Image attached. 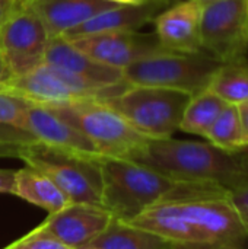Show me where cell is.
Segmentation results:
<instances>
[{
	"instance_id": "2e32d148",
	"label": "cell",
	"mask_w": 248,
	"mask_h": 249,
	"mask_svg": "<svg viewBox=\"0 0 248 249\" xmlns=\"http://www.w3.org/2000/svg\"><path fill=\"white\" fill-rule=\"evenodd\" d=\"M22 200L48 212L57 213L72 204L61 190L37 169L26 166L16 171V194Z\"/></svg>"
},
{
	"instance_id": "7a4b0ae2",
	"label": "cell",
	"mask_w": 248,
	"mask_h": 249,
	"mask_svg": "<svg viewBox=\"0 0 248 249\" xmlns=\"http://www.w3.org/2000/svg\"><path fill=\"white\" fill-rule=\"evenodd\" d=\"M130 160L175 178L213 182L229 193L248 184V149L225 152L209 142L148 139Z\"/></svg>"
},
{
	"instance_id": "52a82bcc",
	"label": "cell",
	"mask_w": 248,
	"mask_h": 249,
	"mask_svg": "<svg viewBox=\"0 0 248 249\" xmlns=\"http://www.w3.org/2000/svg\"><path fill=\"white\" fill-rule=\"evenodd\" d=\"M126 86L124 82L108 89H98L56 66L42 63L29 73L1 83L0 90L18 95L32 104L58 105L77 99H104Z\"/></svg>"
},
{
	"instance_id": "8fae6325",
	"label": "cell",
	"mask_w": 248,
	"mask_h": 249,
	"mask_svg": "<svg viewBox=\"0 0 248 249\" xmlns=\"http://www.w3.org/2000/svg\"><path fill=\"white\" fill-rule=\"evenodd\" d=\"M113 220V214L102 206L72 203L50 214L38 228L70 249H82L101 235Z\"/></svg>"
},
{
	"instance_id": "603a6c76",
	"label": "cell",
	"mask_w": 248,
	"mask_h": 249,
	"mask_svg": "<svg viewBox=\"0 0 248 249\" xmlns=\"http://www.w3.org/2000/svg\"><path fill=\"white\" fill-rule=\"evenodd\" d=\"M35 139L25 131L9 128V127H0V155L3 156H12L13 149L16 144L34 142Z\"/></svg>"
},
{
	"instance_id": "9c48e42d",
	"label": "cell",
	"mask_w": 248,
	"mask_h": 249,
	"mask_svg": "<svg viewBox=\"0 0 248 249\" xmlns=\"http://www.w3.org/2000/svg\"><path fill=\"white\" fill-rule=\"evenodd\" d=\"M50 35L38 15L23 3L0 26V60L12 77L44 63Z\"/></svg>"
},
{
	"instance_id": "7c38bea8",
	"label": "cell",
	"mask_w": 248,
	"mask_h": 249,
	"mask_svg": "<svg viewBox=\"0 0 248 249\" xmlns=\"http://www.w3.org/2000/svg\"><path fill=\"white\" fill-rule=\"evenodd\" d=\"M202 4L196 0H183L162 10L153 19L156 38L161 45L174 53H203L200 41Z\"/></svg>"
},
{
	"instance_id": "8992f818",
	"label": "cell",
	"mask_w": 248,
	"mask_h": 249,
	"mask_svg": "<svg viewBox=\"0 0 248 249\" xmlns=\"http://www.w3.org/2000/svg\"><path fill=\"white\" fill-rule=\"evenodd\" d=\"M221 64L206 53L167 51L124 67L123 77L129 85L178 89L193 95L209 86Z\"/></svg>"
},
{
	"instance_id": "4dcf8cb0",
	"label": "cell",
	"mask_w": 248,
	"mask_h": 249,
	"mask_svg": "<svg viewBox=\"0 0 248 249\" xmlns=\"http://www.w3.org/2000/svg\"><path fill=\"white\" fill-rule=\"evenodd\" d=\"M4 249H9V248H7V247H6V248H4Z\"/></svg>"
},
{
	"instance_id": "f546056e",
	"label": "cell",
	"mask_w": 248,
	"mask_h": 249,
	"mask_svg": "<svg viewBox=\"0 0 248 249\" xmlns=\"http://www.w3.org/2000/svg\"><path fill=\"white\" fill-rule=\"evenodd\" d=\"M196 1H199L200 4H206V3H209V1H212V0H196Z\"/></svg>"
},
{
	"instance_id": "4316f807",
	"label": "cell",
	"mask_w": 248,
	"mask_h": 249,
	"mask_svg": "<svg viewBox=\"0 0 248 249\" xmlns=\"http://www.w3.org/2000/svg\"><path fill=\"white\" fill-rule=\"evenodd\" d=\"M237 107V111H238V117H240V121H241V125H243V130L246 133V136L248 137V99L235 105Z\"/></svg>"
},
{
	"instance_id": "1f68e13d",
	"label": "cell",
	"mask_w": 248,
	"mask_h": 249,
	"mask_svg": "<svg viewBox=\"0 0 248 249\" xmlns=\"http://www.w3.org/2000/svg\"><path fill=\"white\" fill-rule=\"evenodd\" d=\"M165 1H167V3H168V0H165Z\"/></svg>"
},
{
	"instance_id": "d6986e66",
	"label": "cell",
	"mask_w": 248,
	"mask_h": 249,
	"mask_svg": "<svg viewBox=\"0 0 248 249\" xmlns=\"http://www.w3.org/2000/svg\"><path fill=\"white\" fill-rule=\"evenodd\" d=\"M227 104L238 105L248 99L247 58L222 63L213 74L209 86Z\"/></svg>"
},
{
	"instance_id": "30bf717a",
	"label": "cell",
	"mask_w": 248,
	"mask_h": 249,
	"mask_svg": "<svg viewBox=\"0 0 248 249\" xmlns=\"http://www.w3.org/2000/svg\"><path fill=\"white\" fill-rule=\"evenodd\" d=\"M67 41L96 61L121 70L142 58L170 51L161 45L156 35L137 31L98 34Z\"/></svg>"
},
{
	"instance_id": "83f0119b",
	"label": "cell",
	"mask_w": 248,
	"mask_h": 249,
	"mask_svg": "<svg viewBox=\"0 0 248 249\" xmlns=\"http://www.w3.org/2000/svg\"><path fill=\"white\" fill-rule=\"evenodd\" d=\"M107 1H111L114 4H130V6H140V4H146V3H151V1H159L162 4H167V1L164 0H107Z\"/></svg>"
},
{
	"instance_id": "5bb4252c",
	"label": "cell",
	"mask_w": 248,
	"mask_h": 249,
	"mask_svg": "<svg viewBox=\"0 0 248 249\" xmlns=\"http://www.w3.org/2000/svg\"><path fill=\"white\" fill-rule=\"evenodd\" d=\"M28 133L37 142L58 150L91 158L101 156L94 143L83 133L45 105L31 102L28 108Z\"/></svg>"
},
{
	"instance_id": "f1b7e54d",
	"label": "cell",
	"mask_w": 248,
	"mask_h": 249,
	"mask_svg": "<svg viewBox=\"0 0 248 249\" xmlns=\"http://www.w3.org/2000/svg\"><path fill=\"white\" fill-rule=\"evenodd\" d=\"M12 79V74H10V71L6 69V66L1 63V60H0V85L1 83H4V82H7V80H10Z\"/></svg>"
},
{
	"instance_id": "836d02e7",
	"label": "cell",
	"mask_w": 248,
	"mask_h": 249,
	"mask_svg": "<svg viewBox=\"0 0 248 249\" xmlns=\"http://www.w3.org/2000/svg\"><path fill=\"white\" fill-rule=\"evenodd\" d=\"M164 1H165V0H164Z\"/></svg>"
},
{
	"instance_id": "7402d4cb",
	"label": "cell",
	"mask_w": 248,
	"mask_h": 249,
	"mask_svg": "<svg viewBox=\"0 0 248 249\" xmlns=\"http://www.w3.org/2000/svg\"><path fill=\"white\" fill-rule=\"evenodd\" d=\"M9 249H70L50 233L44 232L39 228H35L32 232L25 235L23 238L10 244Z\"/></svg>"
},
{
	"instance_id": "ac0fdd59",
	"label": "cell",
	"mask_w": 248,
	"mask_h": 249,
	"mask_svg": "<svg viewBox=\"0 0 248 249\" xmlns=\"http://www.w3.org/2000/svg\"><path fill=\"white\" fill-rule=\"evenodd\" d=\"M228 104L209 88L193 93L181 118L180 130L206 137L208 131Z\"/></svg>"
},
{
	"instance_id": "277c9868",
	"label": "cell",
	"mask_w": 248,
	"mask_h": 249,
	"mask_svg": "<svg viewBox=\"0 0 248 249\" xmlns=\"http://www.w3.org/2000/svg\"><path fill=\"white\" fill-rule=\"evenodd\" d=\"M191 93L129 85L118 93L99 99L117 111L137 133L149 139H168L180 130V123Z\"/></svg>"
},
{
	"instance_id": "3957f363",
	"label": "cell",
	"mask_w": 248,
	"mask_h": 249,
	"mask_svg": "<svg viewBox=\"0 0 248 249\" xmlns=\"http://www.w3.org/2000/svg\"><path fill=\"white\" fill-rule=\"evenodd\" d=\"M12 156L19 158L51 179L73 204L102 206V172L99 158L58 150L37 140L16 144Z\"/></svg>"
},
{
	"instance_id": "4fadbf2b",
	"label": "cell",
	"mask_w": 248,
	"mask_h": 249,
	"mask_svg": "<svg viewBox=\"0 0 248 249\" xmlns=\"http://www.w3.org/2000/svg\"><path fill=\"white\" fill-rule=\"evenodd\" d=\"M44 63L56 66L98 89H108L124 83L121 69L96 61L63 36L50 38Z\"/></svg>"
},
{
	"instance_id": "d6a6232c",
	"label": "cell",
	"mask_w": 248,
	"mask_h": 249,
	"mask_svg": "<svg viewBox=\"0 0 248 249\" xmlns=\"http://www.w3.org/2000/svg\"><path fill=\"white\" fill-rule=\"evenodd\" d=\"M83 249H88V248H83Z\"/></svg>"
},
{
	"instance_id": "e0dca14e",
	"label": "cell",
	"mask_w": 248,
	"mask_h": 249,
	"mask_svg": "<svg viewBox=\"0 0 248 249\" xmlns=\"http://www.w3.org/2000/svg\"><path fill=\"white\" fill-rule=\"evenodd\" d=\"M85 248L88 249H175L167 239L114 219L108 228ZM83 249V248H82Z\"/></svg>"
},
{
	"instance_id": "484cf974",
	"label": "cell",
	"mask_w": 248,
	"mask_h": 249,
	"mask_svg": "<svg viewBox=\"0 0 248 249\" xmlns=\"http://www.w3.org/2000/svg\"><path fill=\"white\" fill-rule=\"evenodd\" d=\"M22 4V0H0V26Z\"/></svg>"
},
{
	"instance_id": "5b68a950",
	"label": "cell",
	"mask_w": 248,
	"mask_h": 249,
	"mask_svg": "<svg viewBox=\"0 0 248 249\" xmlns=\"http://www.w3.org/2000/svg\"><path fill=\"white\" fill-rule=\"evenodd\" d=\"M45 107L83 133L105 158L130 160L149 139L99 99H77Z\"/></svg>"
},
{
	"instance_id": "ba28073f",
	"label": "cell",
	"mask_w": 248,
	"mask_h": 249,
	"mask_svg": "<svg viewBox=\"0 0 248 249\" xmlns=\"http://www.w3.org/2000/svg\"><path fill=\"white\" fill-rule=\"evenodd\" d=\"M202 50L221 63L247 58L248 0H212L202 4Z\"/></svg>"
},
{
	"instance_id": "44dd1931",
	"label": "cell",
	"mask_w": 248,
	"mask_h": 249,
	"mask_svg": "<svg viewBox=\"0 0 248 249\" xmlns=\"http://www.w3.org/2000/svg\"><path fill=\"white\" fill-rule=\"evenodd\" d=\"M31 102L0 90V127L16 128L28 133V108Z\"/></svg>"
},
{
	"instance_id": "6da1fadb",
	"label": "cell",
	"mask_w": 248,
	"mask_h": 249,
	"mask_svg": "<svg viewBox=\"0 0 248 249\" xmlns=\"http://www.w3.org/2000/svg\"><path fill=\"white\" fill-rule=\"evenodd\" d=\"M99 166L102 207L121 222L158 204L231 197V193L218 184L175 178L129 159L101 156Z\"/></svg>"
},
{
	"instance_id": "ffe728a7",
	"label": "cell",
	"mask_w": 248,
	"mask_h": 249,
	"mask_svg": "<svg viewBox=\"0 0 248 249\" xmlns=\"http://www.w3.org/2000/svg\"><path fill=\"white\" fill-rule=\"evenodd\" d=\"M205 139L225 152H241L248 149V137L243 130L235 105L228 104L224 108Z\"/></svg>"
},
{
	"instance_id": "cb8c5ba5",
	"label": "cell",
	"mask_w": 248,
	"mask_h": 249,
	"mask_svg": "<svg viewBox=\"0 0 248 249\" xmlns=\"http://www.w3.org/2000/svg\"><path fill=\"white\" fill-rule=\"evenodd\" d=\"M231 201L243 220L248 225V184L231 191Z\"/></svg>"
},
{
	"instance_id": "9a60e30c",
	"label": "cell",
	"mask_w": 248,
	"mask_h": 249,
	"mask_svg": "<svg viewBox=\"0 0 248 249\" xmlns=\"http://www.w3.org/2000/svg\"><path fill=\"white\" fill-rule=\"evenodd\" d=\"M164 4L159 1H151L140 6L130 4H118L111 9H107L86 22L75 26L67 31L63 38L76 39L89 35L108 34V32H127V31H139L149 22H153L158 10H161Z\"/></svg>"
},
{
	"instance_id": "d4e9b609",
	"label": "cell",
	"mask_w": 248,
	"mask_h": 249,
	"mask_svg": "<svg viewBox=\"0 0 248 249\" xmlns=\"http://www.w3.org/2000/svg\"><path fill=\"white\" fill-rule=\"evenodd\" d=\"M0 194H16V171L0 169Z\"/></svg>"
}]
</instances>
